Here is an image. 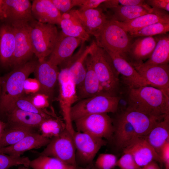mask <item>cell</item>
<instances>
[{
    "label": "cell",
    "instance_id": "52",
    "mask_svg": "<svg viewBox=\"0 0 169 169\" xmlns=\"http://www.w3.org/2000/svg\"><path fill=\"white\" fill-rule=\"evenodd\" d=\"M77 169H97L94 166L93 164L89 165L86 167H78Z\"/></svg>",
    "mask_w": 169,
    "mask_h": 169
},
{
    "label": "cell",
    "instance_id": "44",
    "mask_svg": "<svg viewBox=\"0 0 169 169\" xmlns=\"http://www.w3.org/2000/svg\"><path fill=\"white\" fill-rule=\"evenodd\" d=\"M161 162L163 164L165 169H169V140L162 147L159 151Z\"/></svg>",
    "mask_w": 169,
    "mask_h": 169
},
{
    "label": "cell",
    "instance_id": "5",
    "mask_svg": "<svg viewBox=\"0 0 169 169\" xmlns=\"http://www.w3.org/2000/svg\"><path fill=\"white\" fill-rule=\"evenodd\" d=\"M30 35L34 54L40 62L52 52L58 32L55 25L43 23L34 19L29 23Z\"/></svg>",
    "mask_w": 169,
    "mask_h": 169
},
{
    "label": "cell",
    "instance_id": "9",
    "mask_svg": "<svg viewBox=\"0 0 169 169\" xmlns=\"http://www.w3.org/2000/svg\"><path fill=\"white\" fill-rule=\"evenodd\" d=\"M73 139L76 149L77 167H83L93 164L94 159L100 149L107 143L104 139L87 133L75 131Z\"/></svg>",
    "mask_w": 169,
    "mask_h": 169
},
{
    "label": "cell",
    "instance_id": "46",
    "mask_svg": "<svg viewBox=\"0 0 169 169\" xmlns=\"http://www.w3.org/2000/svg\"><path fill=\"white\" fill-rule=\"evenodd\" d=\"M106 0H83L79 6V10L95 8L98 7Z\"/></svg>",
    "mask_w": 169,
    "mask_h": 169
},
{
    "label": "cell",
    "instance_id": "53",
    "mask_svg": "<svg viewBox=\"0 0 169 169\" xmlns=\"http://www.w3.org/2000/svg\"><path fill=\"white\" fill-rule=\"evenodd\" d=\"M18 169H29L28 167H26L23 166L20 167Z\"/></svg>",
    "mask_w": 169,
    "mask_h": 169
},
{
    "label": "cell",
    "instance_id": "49",
    "mask_svg": "<svg viewBox=\"0 0 169 169\" xmlns=\"http://www.w3.org/2000/svg\"><path fill=\"white\" fill-rule=\"evenodd\" d=\"M141 169H160L156 161H153L141 167Z\"/></svg>",
    "mask_w": 169,
    "mask_h": 169
},
{
    "label": "cell",
    "instance_id": "3",
    "mask_svg": "<svg viewBox=\"0 0 169 169\" xmlns=\"http://www.w3.org/2000/svg\"><path fill=\"white\" fill-rule=\"evenodd\" d=\"M37 62L28 61L14 68L1 79L2 93L0 99V111L6 113L17 98L23 96L25 80L34 72Z\"/></svg>",
    "mask_w": 169,
    "mask_h": 169
},
{
    "label": "cell",
    "instance_id": "28",
    "mask_svg": "<svg viewBox=\"0 0 169 169\" xmlns=\"http://www.w3.org/2000/svg\"><path fill=\"white\" fill-rule=\"evenodd\" d=\"M59 25L62 32L69 36L80 39L85 42L88 40L90 35L82 27L76 15L75 9L61 14Z\"/></svg>",
    "mask_w": 169,
    "mask_h": 169
},
{
    "label": "cell",
    "instance_id": "34",
    "mask_svg": "<svg viewBox=\"0 0 169 169\" xmlns=\"http://www.w3.org/2000/svg\"><path fill=\"white\" fill-rule=\"evenodd\" d=\"M39 127L41 134L50 139L59 136L66 129L64 120L57 116L45 119Z\"/></svg>",
    "mask_w": 169,
    "mask_h": 169
},
{
    "label": "cell",
    "instance_id": "18",
    "mask_svg": "<svg viewBox=\"0 0 169 169\" xmlns=\"http://www.w3.org/2000/svg\"><path fill=\"white\" fill-rule=\"evenodd\" d=\"M84 43L81 44L77 53L64 64V67L67 68L76 89L80 85L84 78L86 71V59L94 45L95 41L88 46H85Z\"/></svg>",
    "mask_w": 169,
    "mask_h": 169
},
{
    "label": "cell",
    "instance_id": "20",
    "mask_svg": "<svg viewBox=\"0 0 169 169\" xmlns=\"http://www.w3.org/2000/svg\"><path fill=\"white\" fill-rule=\"evenodd\" d=\"M34 72L40 84L41 93L49 97L58 81L59 72L58 66L45 59L37 62Z\"/></svg>",
    "mask_w": 169,
    "mask_h": 169
},
{
    "label": "cell",
    "instance_id": "37",
    "mask_svg": "<svg viewBox=\"0 0 169 169\" xmlns=\"http://www.w3.org/2000/svg\"><path fill=\"white\" fill-rule=\"evenodd\" d=\"M169 31V23H158L146 26L138 30L128 33L132 38L153 36Z\"/></svg>",
    "mask_w": 169,
    "mask_h": 169
},
{
    "label": "cell",
    "instance_id": "36",
    "mask_svg": "<svg viewBox=\"0 0 169 169\" xmlns=\"http://www.w3.org/2000/svg\"><path fill=\"white\" fill-rule=\"evenodd\" d=\"M13 108L39 114L47 118L57 116L54 111H50L46 109H40L37 108L33 104L30 99L24 97L23 95L14 101L8 112Z\"/></svg>",
    "mask_w": 169,
    "mask_h": 169
},
{
    "label": "cell",
    "instance_id": "27",
    "mask_svg": "<svg viewBox=\"0 0 169 169\" xmlns=\"http://www.w3.org/2000/svg\"><path fill=\"white\" fill-rule=\"evenodd\" d=\"M114 125L112 140L117 148L123 151L137 137L131 125L120 115Z\"/></svg>",
    "mask_w": 169,
    "mask_h": 169
},
{
    "label": "cell",
    "instance_id": "30",
    "mask_svg": "<svg viewBox=\"0 0 169 169\" xmlns=\"http://www.w3.org/2000/svg\"><path fill=\"white\" fill-rule=\"evenodd\" d=\"M144 138L159 154L162 147L169 140V114L158 122Z\"/></svg>",
    "mask_w": 169,
    "mask_h": 169
},
{
    "label": "cell",
    "instance_id": "40",
    "mask_svg": "<svg viewBox=\"0 0 169 169\" xmlns=\"http://www.w3.org/2000/svg\"><path fill=\"white\" fill-rule=\"evenodd\" d=\"M51 0L58 10L63 13L69 12L75 6L79 7L83 1V0Z\"/></svg>",
    "mask_w": 169,
    "mask_h": 169
},
{
    "label": "cell",
    "instance_id": "35",
    "mask_svg": "<svg viewBox=\"0 0 169 169\" xmlns=\"http://www.w3.org/2000/svg\"><path fill=\"white\" fill-rule=\"evenodd\" d=\"M29 166L33 169H77L78 168L56 158L43 155L31 161Z\"/></svg>",
    "mask_w": 169,
    "mask_h": 169
},
{
    "label": "cell",
    "instance_id": "17",
    "mask_svg": "<svg viewBox=\"0 0 169 169\" xmlns=\"http://www.w3.org/2000/svg\"><path fill=\"white\" fill-rule=\"evenodd\" d=\"M133 157L137 165L140 167L154 161L161 162L159 154L144 137H137L123 150Z\"/></svg>",
    "mask_w": 169,
    "mask_h": 169
},
{
    "label": "cell",
    "instance_id": "2",
    "mask_svg": "<svg viewBox=\"0 0 169 169\" xmlns=\"http://www.w3.org/2000/svg\"><path fill=\"white\" fill-rule=\"evenodd\" d=\"M93 69L100 82L103 94L117 96L120 90L119 74L107 52L95 41L90 54Z\"/></svg>",
    "mask_w": 169,
    "mask_h": 169
},
{
    "label": "cell",
    "instance_id": "38",
    "mask_svg": "<svg viewBox=\"0 0 169 169\" xmlns=\"http://www.w3.org/2000/svg\"><path fill=\"white\" fill-rule=\"evenodd\" d=\"M31 160L25 156H16L0 153V169H8L14 166L28 167Z\"/></svg>",
    "mask_w": 169,
    "mask_h": 169
},
{
    "label": "cell",
    "instance_id": "29",
    "mask_svg": "<svg viewBox=\"0 0 169 169\" xmlns=\"http://www.w3.org/2000/svg\"><path fill=\"white\" fill-rule=\"evenodd\" d=\"M109 9L110 13L107 15L108 18L120 22L130 21L141 15L151 13L153 10V8L147 4L134 6L119 5Z\"/></svg>",
    "mask_w": 169,
    "mask_h": 169
},
{
    "label": "cell",
    "instance_id": "10",
    "mask_svg": "<svg viewBox=\"0 0 169 169\" xmlns=\"http://www.w3.org/2000/svg\"><path fill=\"white\" fill-rule=\"evenodd\" d=\"M46 146L40 155L55 157L78 167L73 136L66 129L59 136L51 139Z\"/></svg>",
    "mask_w": 169,
    "mask_h": 169
},
{
    "label": "cell",
    "instance_id": "24",
    "mask_svg": "<svg viewBox=\"0 0 169 169\" xmlns=\"http://www.w3.org/2000/svg\"><path fill=\"white\" fill-rule=\"evenodd\" d=\"M75 12L79 23L90 35L99 29L109 18L99 7L83 10L75 9Z\"/></svg>",
    "mask_w": 169,
    "mask_h": 169
},
{
    "label": "cell",
    "instance_id": "16",
    "mask_svg": "<svg viewBox=\"0 0 169 169\" xmlns=\"http://www.w3.org/2000/svg\"><path fill=\"white\" fill-rule=\"evenodd\" d=\"M133 127L137 137H144L164 118L155 117L126 108L120 114Z\"/></svg>",
    "mask_w": 169,
    "mask_h": 169
},
{
    "label": "cell",
    "instance_id": "12",
    "mask_svg": "<svg viewBox=\"0 0 169 169\" xmlns=\"http://www.w3.org/2000/svg\"><path fill=\"white\" fill-rule=\"evenodd\" d=\"M133 67L149 85L161 90L169 96V64L151 65L143 62Z\"/></svg>",
    "mask_w": 169,
    "mask_h": 169
},
{
    "label": "cell",
    "instance_id": "11",
    "mask_svg": "<svg viewBox=\"0 0 169 169\" xmlns=\"http://www.w3.org/2000/svg\"><path fill=\"white\" fill-rule=\"evenodd\" d=\"M29 23L12 24L14 30L15 47L10 66L14 68L28 62L34 54Z\"/></svg>",
    "mask_w": 169,
    "mask_h": 169
},
{
    "label": "cell",
    "instance_id": "45",
    "mask_svg": "<svg viewBox=\"0 0 169 169\" xmlns=\"http://www.w3.org/2000/svg\"><path fill=\"white\" fill-rule=\"evenodd\" d=\"M146 4L152 8L169 11V0H146Z\"/></svg>",
    "mask_w": 169,
    "mask_h": 169
},
{
    "label": "cell",
    "instance_id": "13",
    "mask_svg": "<svg viewBox=\"0 0 169 169\" xmlns=\"http://www.w3.org/2000/svg\"><path fill=\"white\" fill-rule=\"evenodd\" d=\"M156 44L154 36L133 38L129 48L122 57L132 66L140 64L150 58Z\"/></svg>",
    "mask_w": 169,
    "mask_h": 169
},
{
    "label": "cell",
    "instance_id": "33",
    "mask_svg": "<svg viewBox=\"0 0 169 169\" xmlns=\"http://www.w3.org/2000/svg\"><path fill=\"white\" fill-rule=\"evenodd\" d=\"M12 125L9 128H6L0 138V148L14 145L28 134L35 132L32 128Z\"/></svg>",
    "mask_w": 169,
    "mask_h": 169
},
{
    "label": "cell",
    "instance_id": "50",
    "mask_svg": "<svg viewBox=\"0 0 169 169\" xmlns=\"http://www.w3.org/2000/svg\"><path fill=\"white\" fill-rule=\"evenodd\" d=\"M4 0H0V20L4 21L5 18L3 10Z\"/></svg>",
    "mask_w": 169,
    "mask_h": 169
},
{
    "label": "cell",
    "instance_id": "42",
    "mask_svg": "<svg viewBox=\"0 0 169 169\" xmlns=\"http://www.w3.org/2000/svg\"><path fill=\"white\" fill-rule=\"evenodd\" d=\"M49 97L42 93H36L30 99L33 104L40 109H46L49 105Z\"/></svg>",
    "mask_w": 169,
    "mask_h": 169
},
{
    "label": "cell",
    "instance_id": "39",
    "mask_svg": "<svg viewBox=\"0 0 169 169\" xmlns=\"http://www.w3.org/2000/svg\"><path fill=\"white\" fill-rule=\"evenodd\" d=\"M117 159L114 155L101 153L97 158L94 164L97 169H113L116 166Z\"/></svg>",
    "mask_w": 169,
    "mask_h": 169
},
{
    "label": "cell",
    "instance_id": "7",
    "mask_svg": "<svg viewBox=\"0 0 169 169\" xmlns=\"http://www.w3.org/2000/svg\"><path fill=\"white\" fill-rule=\"evenodd\" d=\"M58 81L59 87L58 98L63 120L66 129L73 136L75 132L70 113L73 104L79 99L76 86L69 75L67 68L63 67L59 72Z\"/></svg>",
    "mask_w": 169,
    "mask_h": 169
},
{
    "label": "cell",
    "instance_id": "21",
    "mask_svg": "<svg viewBox=\"0 0 169 169\" xmlns=\"http://www.w3.org/2000/svg\"><path fill=\"white\" fill-rule=\"evenodd\" d=\"M51 139L41 134L34 132L31 133L15 144L0 148V153L20 156L25 152L46 146Z\"/></svg>",
    "mask_w": 169,
    "mask_h": 169
},
{
    "label": "cell",
    "instance_id": "6",
    "mask_svg": "<svg viewBox=\"0 0 169 169\" xmlns=\"http://www.w3.org/2000/svg\"><path fill=\"white\" fill-rule=\"evenodd\" d=\"M121 99L119 96L101 94L83 99L72 106L70 113L72 121L90 115L115 113Z\"/></svg>",
    "mask_w": 169,
    "mask_h": 169
},
{
    "label": "cell",
    "instance_id": "4",
    "mask_svg": "<svg viewBox=\"0 0 169 169\" xmlns=\"http://www.w3.org/2000/svg\"><path fill=\"white\" fill-rule=\"evenodd\" d=\"M92 35L97 46L122 57L127 50L133 38L114 20L109 18Z\"/></svg>",
    "mask_w": 169,
    "mask_h": 169
},
{
    "label": "cell",
    "instance_id": "41",
    "mask_svg": "<svg viewBox=\"0 0 169 169\" xmlns=\"http://www.w3.org/2000/svg\"><path fill=\"white\" fill-rule=\"evenodd\" d=\"M123 155L117 160L116 166L120 169H141L136 163L133 156L127 153H123Z\"/></svg>",
    "mask_w": 169,
    "mask_h": 169
},
{
    "label": "cell",
    "instance_id": "32",
    "mask_svg": "<svg viewBox=\"0 0 169 169\" xmlns=\"http://www.w3.org/2000/svg\"><path fill=\"white\" fill-rule=\"evenodd\" d=\"M7 114L9 121L12 124L20 125L32 128L39 127L44 120L49 118L39 114L16 108L11 109Z\"/></svg>",
    "mask_w": 169,
    "mask_h": 169
},
{
    "label": "cell",
    "instance_id": "22",
    "mask_svg": "<svg viewBox=\"0 0 169 169\" xmlns=\"http://www.w3.org/2000/svg\"><path fill=\"white\" fill-rule=\"evenodd\" d=\"M153 8L152 12L141 15L130 21L125 22L114 21L118 25L128 33L138 30L155 23H169L168 12L161 9Z\"/></svg>",
    "mask_w": 169,
    "mask_h": 169
},
{
    "label": "cell",
    "instance_id": "25",
    "mask_svg": "<svg viewBox=\"0 0 169 169\" xmlns=\"http://www.w3.org/2000/svg\"><path fill=\"white\" fill-rule=\"evenodd\" d=\"M15 47L13 27L6 22L0 26V64L3 66H11Z\"/></svg>",
    "mask_w": 169,
    "mask_h": 169
},
{
    "label": "cell",
    "instance_id": "26",
    "mask_svg": "<svg viewBox=\"0 0 169 169\" xmlns=\"http://www.w3.org/2000/svg\"><path fill=\"white\" fill-rule=\"evenodd\" d=\"M89 55L85 61L86 71L84 78L80 85L77 88L78 99H83L99 94H104Z\"/></svg>",
    "mask_w": 169,
    "mask_h": 169
},
{
    "label": "cell",
    "instance_id": "48",
    "mask_svg": "<svg viewBox=\"0 0 169 169\" xmlns=\"http://www.w3.org/2000/svg\"><path fill=\"white\" fill-rule=\"evenodd\" d=\"M119 5L118 0H106L99 7H100L104 11L107 9H110Z\"/></svg>",
    "mask_w": 169,
    "mask_h": 169
},
{
    "label": "cell",
    "instance_id": "54",
    "mask_svg": "<svg viewBox=\"0 0 169 169\" xmlns=\"http://www.w3.org/2000/svg\"><path fill=\"white\" fill-rule=\"evenodd\" d=\"M1 87V78H0V89Z\"/></svg>",
    "mask_w": 169,
    "mask_h": 169
},
{
    "label": "cell",
    "instance_id": "23",
    "mask_svg": "<svg viewBox=\"0 0 169 169\" xmlns=\"http://www.w3.org/2000/svg\"><path fill=\"white\" fill-rule=\"evenodd\" d=\"M33 18L43 23L60 24L61 13L51 0H34L32 3Z\"/></svg>",
    "mask_w": 169,
    "mask_h": 169
},
{
    "label": "cell",
    "instance_id": "15",
    "mask_svg": "<svg viewBox=\"0 0 169 169\" xmlns=\"http://www.w3.org/2000/svg\"><path fill=\"white\" fill-rule=\"evenodd\" d=\"M31 9L28 0H4V21L11 24L29 23L34 19Z\"/></svg>",
    "mask_w": 169,
    "mask_h": 169
},
{
    "label": "cell",
    "instance_id": "31",
    "mask_svg": "<svg viewBox=\"0 0 169 169\" xmlns=\"http://www.w3.org/2000/svg\"><path fill=\"white\" fill-rule=\"evenodd\" d=\"M156 44L150 58L144 63L145 64L158 65L169 62V34L167 33L154 36Z\"/></svg>",
    "mask_w": 169,
    "mask_h": 169
},
{
    "label": "cell",
    "instance_id": "51",
    "mask_svg": "<svg viewBox=\"0 0 169 169\" xmlns=\"http://www.w3.org/2000/svg\"><path fill=\"white\" fill-rule=\"evenodd\" d=\"M6 127V124L0 120V138L4 132Z\"/></svg>",
    "mask_w": 169,
    "mask_h": 169
},
{
    "label": "cell",
    "instance_id": "19",
    "mask_svg": "<svg viewBox=\"0 0 169 169\" xmlns=\"http://www.w3.org/2000/svg\"><path fill=\"white\" fill-rule=\"evenodd\" d=\"M105 51L110 56L115 69L123 77L129 88L149 85L134 67L124 58L117 54Z\"/></svg>",
    "mask_w": 169,
    "mask_h": 169
},
{
    "label": "cell",
    "instance_id": "1",
    "mask_svg": "<svg viewBox=\"0 0 169 169\" xmlns=\"http://www.w3.org/2000/svg\"><path fill=\"white\" fill-rule=\"evenodd\" d=\"M127 102V108L150 116L164 118L169 114V96L150 86L128 88Z\"/></svg>",
    "mask_w": 169,
    "mask_h": 169
},
{
    "label": "cell",
    "instance_id": "47",
    "mask_svg": "<svg viewBox=\"0 0 169 169\" xmlns=\"http://www.w3.org/2000/svg\"><path fill=\"white\" fill-rule=\"evenodd\" d=\"M120 5L126 6H144L146 4L144 0H118Z\"/></svg>",
    "mask_w": 169,
    "mask_h": 169
},
{
    "label": "cell",
    "instance_id": "14",
    "mask_svg": "<svg viewBox=\"0 0 169 169\" xmlns=\"http://www.w3.org/2000/svg\"><path fill=\"white\" fill-rule=\"evenodd\" d=\"M84 42L82 40L59 32L53 49L48 59L57 66L64 64L72 56L77 47Z\"/></svg>",
    "mask_w": 169,
    "mask_h": 169
},
{
    "label": "cell",
    "instance_id": "8",
    "mask_svg": "<svg viewBox=\"0 0 169 169\" xmlns=\"http://www.w3.org/2000/svg\"><path fill=\"white\" fill-rule=\"evenodd\" d=\"M74 121L77 131L112 141L114 124L112 119L106 113L89 115Z\"/></svg>",
    "mask_w": 169,
    "mask_h": 169
},
{
    "label": "cell",
    "instance_id": "43",
    "mask_svg": "<svg viewBox=\"0 0 169 169\" xmlns=\"http://www.w3.org/2000/svg\"><path fill=\"white\" fill-rule=\"evenodd\" d=\"M40 84L36 79L27 78L23 85V93L27 94H36L40 90Z\"/></svg>",
    "mask_w": 169,
    "mask_h": 169
}]
</instances>
